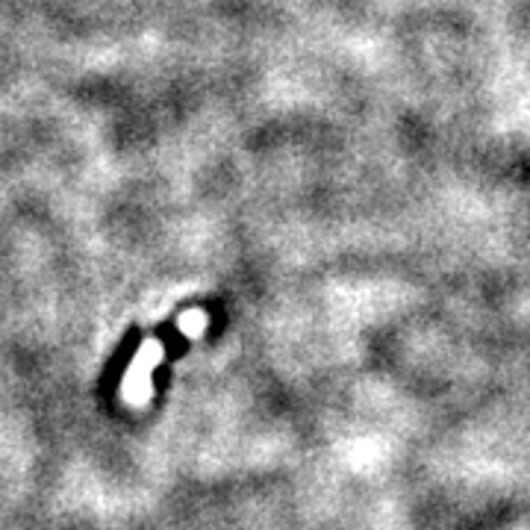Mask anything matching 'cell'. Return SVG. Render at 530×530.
<instances>
[{"label":"cell","mask_w":530,"mask_h":530,"mask_svg":"<svg viewBox=\"0 0 530 530\" xmlns=\"http://www.w3.org/2000/svg\"><path fill=\"white\" fill-rule=\"evenodd\" d=\"M203 327H206V312H201V310L186 312V316L180 319V330L186 333V336H198Z\"/></svg>","instance_id":"obj_2"},{"label":"cell","mask_w":530,"mask_h":530,"mask_svg":"<svg viewBox=\"0 0 530 530\" xmlns=\"http://www.w3.org/2000/svg\"><path fill=\"white\" fill-rule=\"evenodd\" d=\"M160 360H162V342L147 339L142 351L136 353L133 366L124 377V398L130 401V404H147V401H151V395H153L151 371Z\"/></svg>","instance_id":"obj_1"}]
</instances>
